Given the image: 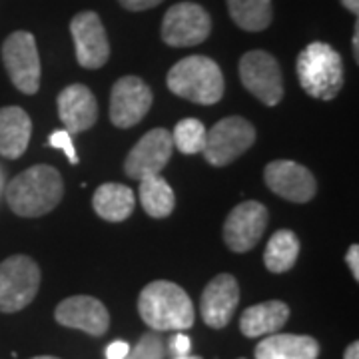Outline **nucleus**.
Listing matches in <instances>:
<instances>
[{
  "label": "nucleus",
  "instance_id": "20e7f679",
  "mask_svg": "<svg viewBox=\"0 0 359 359\" xmlns=\"http://www.w3.org/2000/svg\"><path fill=\"white\" fill-rule=\"evenodd\" d=\"M168 88L196 104H216L224 96V74L218 62L208 56H188L170 68Z\"/></svg>",
  "mask_w": 359,
  "mask_h": 359
},
{
  "label": "nucleus",
  "instance_id": "7ed1b4c3",
  "mask_svg": "<svg viewBox=\"0 0 359 359\" xmlns=\"http://www.w3.org/2000/svg\"><path fill=\"white\" fill-rule=\"evenodd\" d=\"M295 70L299 86L318 100H334L344 88L341 56L325 42H311L299 52Z\"/></svg>",
  "mask_w": 359,
  "mask_h": 359
},
{
  "label": "nucleus",
  "instance_id": "9d476101",
  "mask_svg": "<svg viewBox=\"0 0 359 359\" xmlns=\"http://www.w3.org/2000/svg\"><path fill=\"white\" fill-rule=\"evenodd\" d=\"M269 212L259 202H242L230 212L224 224V242L236 254H245L262 240L268 228Z\"/></svg>",
  "mask_w": 359,
  "mask_h": 359
},
{
  "label": "nucleus",
  "instance_id": "bb28decb",
  "mask_svg": "<svg viewBox=\"0 0 359 359\" xmlns=\"http://www.w3.org/2000/svg\"><path fill=\"white\" fill-rule=\"evenodd\" d=\"M50 146L52 148L62 150V152L68 156L70 164H78V156L76 150H74V144H72V136H70L66 130H56V132H52Z\"/></svg>",
  "mask_w": 359,
  "mask_h": 359
},
{
  "label": "nucleus",
  "instance_id": "dca6fc26",
  "mask_svg": "<svg viewBox=\"0 0 359 359\" xmlns=\"http://www.w3.org/2000/svg\"><path fill=\"white\" fill-rule=\"evenodd\" d=\"M240 304V285L230 273H219L202 292L200 311L205 325L222 330L226 327Z\"/></svg>",
  "mask_w": 359,
  "mask_h": 359
},
{
  "label": "nucleus",
  "instance_id": "cd10ccee",
  "mask_svg": "<svg viewBox=\"0 0 359 359\" xmlns=\"http://www.w3.org/2000/svg\"><path fill=\"white\" fill-rule=\"evenodd\" d=\"M170 349H172L174 358H178V355H188L190 349H192V341H190L188 335L176 334L172 337V341H170Z\"/></svg>",
  "mask_w": 359,
  "mask_h": 359
},
{
  "label": "nucleus",
  "instance_id": "4be33fe9",
  "mask_svg": "<svg viewBox=\"0 0 359 359\" xmlns=\"http://www.w3.org/2000/svg\"><path fill=\"white\" fill-rule=\"evenodd\" d=\"M299 238L292 230L276 231L269 238L268 248L264 252V264L271 273H285L294 268L299 256Z\"/></svg>",
  "mask_w": 359,
  "mask_h": 359
},
{
  "label": "nucleus",
  "instance_id": "2eb2a0df",
  "mask_svg": "<svg viewBox=\"0 0 359 359\" xmlns=\"http://www.w3.org/2000/svg\"><path fill=\"white\" fill-rule=\"evenodd\" d=\"M54 318L60 325L86 332L88 335L100 337L110 327V313L100 299L90 295H72L58 304Z\"/></svg>",
  "mask_w": 359,
  "mask_h": 359
},
{
  "label": "nucleus",
  "instance_id": "7c9ffc66",
  "mask_svg": "<svg viewBox=\"0 0 359 359\" xmlns=\"http://www.w3.org/2000/svg\"><path fill=\"white\" fill-rule=\"evenodd\" d=\"M346 262H347V268L351 269V273H353V278L359 280V245L353 244L349 250H347Z\"/></svg>",
  "mask_w": 359,
  "mask_h": 359
},
{
  "label": "nucleus",
  "instance_id": "aec40b11",
  "mask_svg": "<svg viewBox=\"0 0 359 359\" xmlns=\"http://www.w3.org/2000/svg\"><path fill=\"white\" fill-rule=\"evenodd\" d=\"M290 320V308L280 299H271L248 308L240 318V330L245 337L271 335Z\"/></svg>",
  "mask_w": 359,
  "mask_h": 359
},
{
  "label": "nucleus",
  "instance_id": "f8f14e48",
  "mask_svg": "<svg viewBox=\"0 0 359 359\" xmlns=\"http://www.w3.org/2000/svg\"><path fill=\"white\" fill-rule=\"evenodd\" d=\"M70 32L76 48V60L82 68H102L110 58V42L100 16L92 11L76 14L70 22Z\"/></svg>",
  "mask_w": 359,
  "mask_h": 359
},
{
  "label": "nucleus",
  "instance_id": "c756f323",
  "mask_svg": "<svg viewBox=\"0 0 359 359\" xmlns=\"http://www.w3.org/2000/svg\"><path fill=\"white\" fill-rule=\"evenodd\" d=\"M130 351V346L126 341H114L106 349V359H126Z\"/></svg>",
  "mask_w": 359,
  "mask_h": 359
},
{
  "label": "nucleus",
  "instance_id": "5701e85b",
  "mask_svg": "<svg viewBox=\"0 0 359 359\" xmlns=\"http://www.w3.org/2000/svg\"><path fill=\"white\" fill-rule=\"evenodd\" d=\"M140 202L148 216L160 219L168 218L174 212L176 196L170 184L160 174L140 180Z\"/></svg>",
  "mask_w": 359,
  "mask_h": 359
},
{
  "label": "nucleus",
  "instance_id": "4468645a",
  "mask_svg": "<svg viewBox=\"0 0 359 359\" xmlns=\"http://www.w3.org/2000/svg\"><path fill=\"white\" fill-rule=\"evenodd\" d=\"M264 178L271 192L294 204H306L318 192V182L313 174L306 166L290 160L269 162Z\"/></svg>",
  "mask_w": 359,
  "mask_h": 359
},
{
  "label": "nucleus",
  "instance_id": "f704fd0d",
  "mask_svg": "<svg viewBox=\"0 0 359 359\" xmlns=\"http://www.w3.org/2000/svg\"><path fill=\"white\" fill-rule=\"evenodd\" d=\"M174 359H202V358H198V355H190V353H188V355H178V358H174Z\"/></svg>",
  "mask_w": 359,
  "mask_h": 359
},
{
  "label": "nucleus",
  "instance_id": "c85d7f7f",
  "mask_svg": "<svg viewBox=\"0 0 359 359\" xmlns=\"http://www.w3.org/2000/svg\"><path fill=\"white\" fill-rule=\"evenodd\" d=\"M126 11H132V13H140V11H150L158 6L160 2L164 0H118Z\"/></svg>",
  "mask_w": 359,
  "mask_h": 359
},
{
  "label": "nucleus",
  "instance_id": "f257e3e1",
  "mask_svg": "<svg viewBox=\"0 0 359 359\" xmlns=\"http://www.w3.org/2000/svg\"><path fill=\"white\" fill-rule=\"evenodd\" d=\"M65 196V182L56 168L39 164L18 174L6 186V202L16 216L39 218L52 212Z\"/></svg>",
  "mask_w": 359,
  "mask_h": 359
},
{
  "label": "nucleus",
  "instance_id": "393cba45",
  "mask_svg": "<svg viewBox=\"0 0 359 359\" xmlns=\"http://www.w3.org/2000/svg\"><path fill=\"white\" fill-rule=\"evenodd\" d=\"M205 126L196 118H184L172 132V142L182 154H200L205 144Z\"/></svg>",
  "mask_w": 359,
  "mask_h": 359
},
{
  "label": "nucleus",
  "instance_id": "412c9836",
  "mask_svg": "<svg viewBox=\"0 0 359 359\" xmlns=\"http://www.w3.org/2000/svg\"><path fill=\"white\" fill-rule=\"evenodd\" d=\"M134 192L124 184L106 182L102 184L92 198L94 212L106 222H124L134 212Z\"/></svg>",
  "mask_w": 359,
  "mask_h": 359
},
{
  "label": "nucleus",
  "instance_id": "c9c22d12",
  "mask_svg": "<svg viewBox=\"0 0 359 359\" xmlns=\"http://www.w3.org/2000/svg\"><path fill=\"white\" fill-rule=\"evenodd\" d=\"M32 359H58V358H52V355H39V358H32Z\"/></svg>",
  "mask_w": 359,
  "mask_h": 359
},
{
  "label": "nucleus",
  "instance_id": "b1692460",
  "mask_svg": "<svg viewBox=\"0 0 359 359\" xmlns=\"http://www.w3.org/2000/svg\"><path fill=\"white\" fill-rule=\"evenodd\" d=\"M228 11L236 26L248 32H262L271 25V0H228Z\"/></svg>",
  "mask_w": 359,
  "mask_h": 359
},
{
  "label": "nucleus",
  "instance_id": "1a4fd4ad",
  "mask_svg": "<svg viewBox=\"0 0 359 359\" xmlns=\"http://www.w3.org/2000/svg\"><path fill=\"white\" fill-rule=\"evenodd\" d=\"M212 32V18L196 2L174 4L162 20V39L168 46L188 48L202 44Z\"/></svg>",
  "mask_w": 359,
  "mask_h": 359
},
{
  "label": "nucleus",
  "instance_id": "9b49d317",
  "mask_svg": "<svg viewBox=\"0 0 359 359\" xmlns=\"http://www.w3.org/2000/svg\"><path fill=\"white\" fill-rule=\"evenodd\" d=\"M152 90L138 76L120 78L110 94V120L116 128H132L152 106Z\"/></svg>",
  "mask_w": 359,
  "mask_h": 359
},
{
  "label": "nucleus",
  "instance_id": "f3484780",
  "mask_svg": "<svg viewBox=\"0 0 359 359\" xmlns=\"http://www.w3.org/2000/svg\"><path fill=\"white\" fill-rule=\"evenodd\" d=\"M58 116L68 134L90 130L98 120V102L84 84H70L58 94Z\"/></svg>",
  "mask_w": 359,
  "mask_h": 359
},
{
  "label": "nucleus",
  "instance_id": "423d86ee",
  "mask_svg": "<svg viewBox=\"0 0 359 359\" xmlns=\"http://www.w3.org/2000/svg\"><path fill=\"white\" fill-rule=\"evenodd\" d=\"M256 142V128L242 116H228L205 132L202 154L212 166L222 168L248 152Z\"/></svg>",
  "mask_w": 359,
  "mask_h": 359
},
{
  "label": "nucleus",
  "instance_id": "473e14b6",
  "mask_svg": "<svg viewBox=\"0 0 359 359\" xmlns=\"http://www.w3.org/2000/svg\"><path fill=\"white\" fill-rule=\"evenodd\" d=\"M341 4L346 6L349 13H353V14L359 13V0H341Z\"/></svg>",
  "mask_w": 359,
  "mask_h": 359
},
{
  "label": "nucleus",
  "instance_id": "39448f33",
  "mask_svg": "<svg viewBox=\"0 0 359 359\" xmlns=\"http://www.w3.org/2000/svg\"><path fill=\"white\" fill-rule=\"evenodd\" d=\"M40 268L28 256H11L0 264V311L25 309L39 294Z\"/></svg>",
  "mask_w": 359,
  "mask_h": 359
},
{
  "label": "nucleus",
  "instance_id": "ddd939ff",
  "mask_svg": "<svg viewBox=\"0 0 359 359\" xmlns=\"http://www.w3.org/2000/svg\"><path fill=\"white\" fill-rule=\"evenodd\" d=\"M172 152H174L172 132L164 128L150 130L128 152V158L124 162V170L130 178L134 180L156 176L170 162Z\"/></svg>",
  "mask_w": 359,
  "mask_h": 359
},
{
  "label": "nucleus",
  "instance_id": "6e6552de",
  "mask_svg": "<svg viewBox=\"0 0 359 359\" xmlns=\"http://www.w3.org/2000/svg\"><path fill=\"white\" fill-rule=\"evenodd\" d=\"M240 78L248 92L266 106H278L283 98L282 68L269 52H245L240 60Z\"/></svg>",
  "mask_w": 359,
  "mask_h": 359
},
{
  "label": "nucleus",
  "instance_id": "f03ea898",
  "mask_svg": "<svg viewBox=\"0 0 359 359\" xmlns=\"http://www.w3.org/2000/svg\"><path fill=\"white\" fill-rule=\"evenodd\" d=\"M138 311L146 325L156 332H184L192 327L196 313L190 295L178 283L158 282L148 283L138 297Z\"/></svg>",
  "mask_w": 359,
  "mask_h": 359
},
{
  "label": "nucleus",
  "instance_id": "72a5a7b5",
  "mask_svg": "<svg viewBox=\"0 0 359 359\" xmlns=\"http://www.w3.org/2000/svg\"><path fill=\"white\" fill-rule=\"evenodd\" d=\"M353 56H355V62L359 60V25H355L353 30Z\"/></svg>",
  "mask_w": 359,
  "mask_h": 359
},
{
  "label": "nucleus",
  "instance_id": "6ab92c4d",
  "mask_svg": "<svg viewBox=\"0 0 359 359\" xmlns=\"http://www.w3.org/2000/svg\"><path fill=\"white\" fill-rule=\"evenodd\" d=\"M256 359H318L320 344L309 335L271 334L259 341Z\"/></svg>",
  "mask_w": 359,
  "mask_h": 359
},
{
  "label": "nucleus",
  "instance_id": "0eeeda50",
  "mask_svg": "<svg viewBox=\"0 0 359 359\" xmlns=\"http://www.w3.org/2000/svg\"><path fill=\"white\" fill-rule=\"evenodd\" d=\"M2 62L8 78L22 94H36L40 88V56L30 32H13L2 44Z\"/></svg>",
  "mask_w": 359,
  "mask_h": 359
},
{
  "label": "nucleus",
  "instance_id": "a878e982",
  "mask_svg": "<svg viewBox=\"0 0 359 359\" xmlns=\"http://www.w3.org/2000/svg\"><path fill=\"white\" fill-rule=\"evenodd\" d=\"M166 349L164 341L160 339L158 334H146L142 335L140 341L128 351L126 359H164Z\"/></svg>",
  "mask_w": 359,
  "mask_h": 359
},
{
  "label": "nucleus",
  "instance_id": "a211bd4d",
  "mask_svg": "<svg viewBox=\"0 0 359 359\" xmlns=\"http://www.w3.org/2000/svg\"><path fill=\"white\" fill-rule=\"evenodd\" d=\"M32 136V120L18 106L0 108V156L16 160L25 154Z\"/></svg>",
  "mask_w": 359,
  "mask_h": 359
},
{
  "label": "nucleus",
  "instance_id": "2f4dec72",
  "mask_svg": "<svg viewBox=\"0 0 359 359\" xmlns=\"http://www.w3.org/2000/svg\"><path fill=\"white\" fill-rule=\"evenodd\" d=\"M344 359H359V344L353 341L351 346H347L346 353H344Z\"/></svg>",
  "mask_w": 359,
  "mask_h": 359
}]
</instances>
